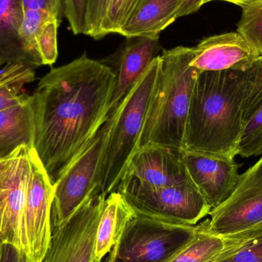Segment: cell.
I'll list each match as a JSON object with an SVG mask.
<instances>
[{
	"label": "cell",
	"mask_w": 262,
	"mask_h": 262,
	"mask_svg": "<svg viewBox=\"0 0 262 262\" xmlns=\"http://www.w3.org/2000/svg\"><path fill=\"white\" fill-rule=\"evenodd\" d=\"M115 84L111 68L85 53L40 80L31 95L32 148L52 186L107 121Z\"/></svg>",
	"instance_id": "6da1fadb"
},
{
	"label": "cell",
	"mask_w": 262,
	"mask_h": 262,
	"mask_svg": "<svg viewBox=\"0 0 262 262\" xmlns=\"http://www.w3.org/2000/svg\"><path fill=\"white\" fill-rule=\"evenodd\" d=\"M255 64L246 71L199 74L186 121L185 150L227 160L238 155L243 107L255 82Z\"/></svg>",
	"instance_id": "7a4b0ae2"
},
{
	"label": "cell",
	"mask_w": 262,
	"mask_h": 262,
	"mask_svg": "<svg viewBox=\"0 0 262 262\" xmlns=\"http://www.w3.org/2000/svg\"><path fill=\"white\" fill-rule=\"evenodd\" d=\"M192 48L163 49L158 78L145 118L139 148L159 145L185 150L186 121L200 71L190 66Z\"/></svg>",
	"instance_id": "3957f363"
},
{
	"label": "cell",
	"mask_w": 262,
	"mask_h": 262,
	"mask_svg": "<svg viewBox=\"0 0 262 262\" xmlns=\"http://www.w3.org/2000/svg\"><path fill=\"white\" fill-rule=\"evenodd\" d=\"M160 69L159 55L118 104L98 174L100 190L107 196L118 189L131 157L138 149Z\"/></svg>",
	"instance_id": "277c9868"
},
{
	"label": "cell",
	"mask_w": 262,
	"mask_h": 262,
	"mask_svg": "<svg viewBox=\"0 0 262 262\" xmlns=\"http://www.w3.org/2000/svg\"><path fill=\"white\" fill-rule=\"evenodd\" d=\"M135 215L110 252L116 262H166L192 239L200 229Z\"/></svg>",
	"instance_id": "5b68a950"
},
{
	"label": "cell",
	"mask_w": 262,
	"mask_h": 262,
	"mask_svg": "<svg viewBox=\"0 0 262 262\" xmlns=\"http://www.w3.org/2000/svg\"><path fill=\"white\" fill-rule=\"evenodd\" d=\"M118 105L111 111L107 121L87 148L54 186L51 213L52 228L66 223L89 199L101 192L98 185L100 166Z\"/></svg>",
	"instance_id": "8992f818"
},
{
	"label": "cell",
	"mask_w": 262,
	"mask_h": 262,
	"mask_svg": "<svg viewBox=\"0 0 262 262\" xmlns=\"http://www.w3.org/2000/svg\"><path fill=\"white\" fill-rule=\"evenodd\" d=\"M119 192L139 215L179 224H198L212 208L192 183L149 188L124 178Z\"/></svg>",
	"instance_id": "52a82bcc"
},
{
	"label": "cell",
	"mask_w": 262,
	"mask_h": 262,
	"mask_svg": "<svg viewBox=\"0 0 262 262\" xmlns=\"http://www.w3.org/2000/svg\"><path fill=\"white\" fill-rule=\"evenodd\" d=\"M32 147L20 146L0 159V240L25 256L24 212Z\"/></svg>",
	"instance_id": "ba28073f"
},
{
	"label": "cell",
	"mask_w": 262,
	"mask_h": 262,
	"mask_svg": "<svg viewBox=\"0 0 262 262\" xmlns=\"http://www.w3.org/2000/svg\"><path fill=\"white\" fill-rule=\"evenodd\" d=\"M106 197L97 193L66 223L52 228L50 246L41 262H96L95 236ZM18 262L29 261L21 255Z\"/></svg>",
	"instance_id": "9c48e42d"
},
{
	"label": "cell",
	"mask_w": 262,
	"mask_h": 262,
	"mask_svg": "<svg viewBox=\"0 0 262 262\" xmlns=\"http://www.w3.org/2000/svg\"><path fill=\"white\" fill-rule=\"evenodd\" d=\"M209 215V231L214 235L226 236L262 225V156L240 174L230 196Z\"/></svg>",
	"instance_id": "30bf717a"
},
{
	"label": "cell",
	"mask_w": 262,
	"mask_h": 262,
	"mask_svg": "<svg viewBox=\"0 0 262 262\" xmlns=\"http://www.w3.org/2000/svg\"><path fill=\"white\" fill-rule=\"evenodd\" d=\"M53 192L54 186L32 148L24 212V257L27 261L41 262L49 250L52 235L51 213Z\"/></svg>",
	"instance_id": "8fae6325"
},
{
	"label": "cell",
	"mask_w": 262,
	"mask_h": 262,
	"mask_svg": "<svg viewBox=\"0 0 262 262\" xmlns=\"http://www.w3.org/2000/svg\"><path fill=\"white\" fill-rule=\"evenodd\" d=\"M190 66L203 72L246 71L261 54L238 32L206 37L192 47Z\"/></svg>",
	"instance_id": "7c38bea8"
},
{
	"label": "cell",
	"mask_w": 262,
	"mask_h": 262,
	"mask_svg": "<svg viewBox=\"0 0 262 262\" xmlns=\"http://www.w3.org/2000/svg\"><path fill=\"white\" fill-rule=\"evenodd\" d=\"M182 152L159 145L139 148L131 157L123 179H133L149 188L192 183Z\"/></svg>",
	"instance_id": "4fadbf2b"
},
{
	"label": "cell",
	"mask_w": 262,
	"mask_h": 262,
	"mask_svg": "<svg viewBox=\"0 0 262 262\" xmlns=\"http://www.w3.org/2000/svg\"><path fill=\"white\" fill-rule=\"evenodd\" d=\"M182 157L191 181L212 209L230 196L240 176L235 160L189 150L183 151Z\"/></svg>",
	"instance_id": "5bb4252c"
},
{
	"label": "cell",
	"mask_w": 262,
	"mask_h": 262,
	"mask_svg": "<svg viewBox=\"0 0 262 262\" xmlns=\"http://www.w3.org/2000/svg\"><path fill=\"white\" fill-rule=\"evenodd\" d=\"M162 49L159 38L133 37L112 57L103 60L115 75V84L111 107H116L130 92Z\"/></svg>",
	"instance_id": "9a60e30c"
},
{
	"label": "cell",
	"mask_w": 262,
	"mask_h": 262,
	"mask_svg": "<svg viewBox=\"0 0 262 262\" xmlns=\"http://www.w3.org/2000/svg\"><path fill=\"white\" fill-rule=\"evenodd\" d=\"M23 15V0H0V70L13 64L34 69L41 66L20 35Z\"/></svg>",
	"instance_id": "2e32d148"
},
{
	"label": "cell",
	"mask_w": 262,
	"mask_h": 262,
	"mask_svg": "<svg viewBox=\"0 0 262 262\" xmlns=\"http://www.w3.org/2000/svg\"><path fill=\"white\" fill-rule=\"evenodd\" d=\"M134 215V209L118 191L106 197L95 236V261H102L112 252Z\"/></svg>",
	"instance_id": "e0dca14e"
},
{
	"label": "cell",
	"mask_w": 262,
	"mask_h": 262,
	"mask_svg": "<svg viewBox=\"0 0 262 262\" xmlns=\"http://www.w3.org/2000/svg\"><path fill=\"white\" fill-rule=\"evenodd\" d=\"M33 131L32 97L24 95L18 104L0 112V159L20 146L32 148Z\"/></svg>",
	"instance_id": "ac0fdd59"
},
{
	"label": "cell",
	"mask_w": 262,
	"mask_h": 262,
	"mask_svg": "<svg viewBox=\"0 0 262 262\" xmlns=\"http://www.w3.org/2000/svg\"><path fill=\"white\" fill-rule=\"evenodd\" d=\"M183 0H145L118 34L126 37L159 38L160 32L177 20Z\"/></svg>",
	"instance_id": "d6986e66"
},
{
	"label": "cell",
	"mask_w": 262,
	"mask_h": 262,
	"mask_svg": "<svg viewBox=\"0 0 262 262\" xmlns=\"http://www.w3.org/2000/svg\"><path fill=\"white\" fill-rule=\"evenodd\" d=\"M195 236L166 262H213L230 243L232 235H214L209 231V220L200 223Z\"/></svg>",
	"instance_id": "ffe728a7"
},
{
	"label": "cell",
	"mask_w": 262,
	"mask_h": 262,
	"mask_svg": "<svg viewBox=\"0 0 262 262\" xmlns=\"http://www.w3.org/2000/svg\"><path fill=\"white\" fill-rule=\"evenodd\" d=\"M213 262H262V225L232 234L229 246Z\"/></svg>",
	"instance_id": "44dd1931"
},
{
	"label": "cell",
	"mask_w": 262,
	"mask_h": 262,
	"mask_svg": "<svg viewBox=\"0 0 262 262\" xmlns=\"http://www.w3.org/2000/svg\"><path fill=\"white\" fill-rule=\"evenodd\" d=\"M145 0H107L98 39L118 33L125 26Z\"/></svg>",
	"instance_id": "7402d4cb"
},
{
	"label": "cell",
	"mask_w": 262,
	"mask_h": 262,
	"mask_svg": "<svg viewBox=\"0 0 262 262\" xmlns=\"http://www.w3.org/2000/svg\"><path fill=\"white\" fill-rule=\"evenodd\" d=\"M243 13L237 32L243 35L260 53L262 52V2L242 8Z\"/></svg>",
	"instance_id": "603a6c76"
},
{
	"label": "cell",
	"mask_w": 262,
	"mask_h": 262,
	"mask_svg": "<svg viewBox=\"0 0 262 262\" xmlns=\"http://www.w3.org/2000/svg\"><path fill=\"white\" fill-rule=\"evenodd\" d=\"M243 158L262 155V108L243 127L238 146Z\"/></svg>",
	"instance_id": "cb8c5ba5"
},
{
	"label": "cell",
	"mask_w": 262,
	"mask_h": 262,
	"mask_svg": "<svg viewBox=\"0 0 262 262\" xmlns=\"http://www.w3.org/2000/svg\"><path fill=\"white\" fill-rule=\"evenodd\" d=\"M59 26L58 23L47 25L37 38V50L43 66H52L58 58V29Z\"/></svg>",
	"instance_id": "d4e9b609"
},
{
	"label": "cell",
	"mask_w": 262,
	"mask_h": 262,
	"mask_svg": "<svg viewBox=\"0 0 262 262\" xmlns=\"http://www.w3.org/2000/svg\"><path fill=\"white\" fill-rule=\"evenodd\" d=\"M89 0H64V15L75 35L85 32Z\"/></svg>",
	"instance_id": "484cf974"
},
{
	"label": "cell",
	"mask_w": 262,
	"mask_h": 262,
	"mask_svg": "<svg viewBox=\"0 0 262 262\" xmlns=\"http://www.w3.org/2000/svg\"><path fill=\"white\" fill-rule=\"evenodd\" d=\"M255 82L243 107L244 125L260 109L262 108V55L255 63Z\"/></svg>",
	"instance_id": "4316f807"
},
{
	"label": "cell",
	"mask_w": 262,
	"mask_h": 262,
	"mask_svg": "<svg viewBox=\"0 0 262 262\" xmlns=\"http://www.w3.org/2000/svg\"><path fill=\"white\" fill-rule=\"evenodd\" d=\"M35 78H20L0 85V112L18 104L24 95H20L25 84L32 82Z\"/></svg>",
	"instance_id": "83f0119b"
},
{
	"label": "cell",
	"mask_w": 262,
	"mask_h": 262,
	"mask_svg": "<svg viewBox=\"0 0 262 262\" xmlns=\"http://www.w3.org/2000/svg\"><path fill=\"white\" fill-rule=\"evenodd\" d=\"M107 0H89L84 35L98 39Z\"/></svg>",
	"instance_id": "f1b7e54d"
},
{
	"label": "cell",
	"mask_w": 262,
	"mask_h": 262,
	"mask_svg": "<svg viewBox=\"0 0 262 262\" xmlns=\"http://www.w3.org/2000/svg\"><path fill=\"white\" fill-rule=\"evenodd\" d=\"M64 0H23V9L46 12L61 20Z\"/></svg>",
	"instance_id": "f546056e"
},
{
	"label": "cell",
	"mask_w": 262,
	"mask_h": 262,
	"mask_svg": "<svg viewBox=\"0 0 262 262\" xmlns=\"http://www.w3.org/2000/svg\"><path fill=\"white\" fill-rule=\"evenodd\" d=\"M28 77L35 78L34 68L19 64L6 66L0 70V85Z\"/></svg>",
	"instance_id": "4dcf8cb0"
},
{
	"label": "cell",
	"mask_w": 262,
	"mask_h": 262,
	"mask_svg": "<svg viewBox=\"0 0 262 262\" xmlns=\"http://www.w3.org/2000/svg\"><path fill=\"white\" fill-rule=\"evenodd\" d=\"M207 0H183L177 13V19L198 12Z\"/></svg>",
	"instance_id": "1f68e13d"
},
{
	"label": "cell",
	"mask_w": 262,
	"mask_h": 262,
	"mask_svg": "<svg viewBox=\"0 0 262 262\" xmlns=\"http://www.w3.org/2000/svg\"><path fill=\"white\" fill-rule=\"evenodd\" d=\"M20 255L12 245L0 242V262H18Z\"/></svg>",
	"instance_id": "d6a6232c"
},
{
	"label": "cell",
	"mask_w": 262,
	"mask_h": 262,
	"mask_svg": "<svg viewBox=\"0 0 262 262\" xmlns=\"http://www.w3.org/2000/svg\"><path fill=\"white\" fill-rule=\"evenodd\" d=\"M212 1L228 2V3H232V4L236 5V6L243 8L245 7V6H251V5L261 3L262 0H207V3Z\"/></svg>",
	"instance_id": "836d02e7"
},
{
	"label": "cell",
	"mask_w": 262,
	"mask_h": 262,
	"mask_svg": "<svg viewBox=\"0 0 262 262\" xmlns=\"http://www.w3.org/2000/svg\"><path fill=\"white\" fill-rule=\"evenodd\" d=\"M102 262V261H101ZM104 262H116L115 261V259H114L113 256H112L111 254H109V257L108 258H107V260H106Z\"/></svg>",
	"instance_id": "e575fe53"
},
{
	"label": "cell",
	"mask_w": 262,
	"mask_h": 262,
	"mask_svg": "<svg viewBox=\"0 0 262 262\" xmlns=\"http://www.w3.org/2000/svg\"><path fill=\"white\" fill-rule=\"evenodd\" d=\"M261 55H262V52H261Z\"/></svg>",
	"instance_id": "d590c367"
},
{
	"label": "cell",
	"mask_w": 262,
	"mask_h": 262,
	"mask_svg": "<svg viewBox=\"0 0 262 262\" xmlns=\"http://www.w3.org/2000/svg\"><path fill=\"white\" fill-rule=\"evenodd\" d=\"M0 242H1V240H0Z\"/></svg>",
	"instance_id": "8d00e7d4"
}]
</instances>
